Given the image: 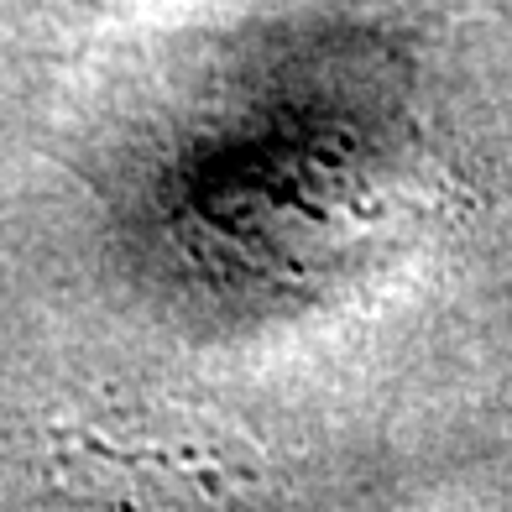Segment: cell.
<instances>
[{
	"instance_id": "1",
	"label": "cell",
	"mask_w": 512,
	"mask_h": 512,
	"mask_svg": "<svg viewBox=\"0 0 512 512\" xmlns=\"http://www.w3.org/2000/svg\"><path fill=\"white\" fill-rule=\"evenodd\" d=\"M48 492L84 512H272L251 439L168 403L63 418L48 429Z\"/></svg>"
}]
</instances>
